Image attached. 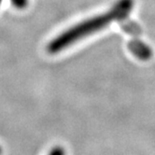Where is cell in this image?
<instances>
[{
	"label": "cell",
	"instance_id": "1",
	"mask_svg": "<svg viewBox=\"0 0 155 155\" xmlns=\"http://www.w3.org/2000/svg\"><path fill=\"white\" fill-rule=\"evenodd\" d=\"M133 7L134 0H120L109 12L85 20L54 38L48 44V51L50 53H57L83 38L104 29L112 21L125 18L132 12Z\"/></svg>",
	"mask_w": 155,
	"mask_h": 155
},
{
	"label": "cell",
	"instance_id": "2",
	"mask_svg": "<svg viewBox=\"0 0 155 155\" xmlns=\"http://www.w3.org/2000/svg\"><path fill=\"white\" fill-rule=\"evenodd\" d=\"M130 50L134 52V54L137 57L142 59V60H147L151 56V51L150 49L137 40L132 42L130 44Z\"/></svg>",
	"mask_w": 155,
	"mask_h": 155
},
{
	"label": "cell",
	"instance_id": "3",
	"mask_svg": "<svg viewBox=\"0 0 155 155\" xmlns=\"http://www.w3.org/2000/svg\"><path fill=\"white\" fill-rule=\"evenodd\" d=\"M48 155H66V153H65V150L63 147L55 146L49 151Z\"/></svg>",
	"mask_w": 155,
	"mask_h": 155
},
{
	"label": "cell",
	"instance_id": "4",
	"mask_svg": "<svg viewBox=\"0 0 155 155\" xmlns=\"http://www.w3.org/2000/svg\"><path fill=\"white\" fill-rule=\"evenodd\" d=\"M17 8H25L28 5V0H10Z\"/></svg>",
	"mask_w": 155,
	"mask_h": 155
},
{
	"label": "cell",
	"instance_id": "5",
	"mask_svg": "<svg viewBox=\"0 0 155 155\" xmlns=\"http://www.w3.org/2000/svg\"><path fill=\"white\" fill-rule=\"evenodd\" d=\"M2 154V148H1V146H0V155Z\"/></svg>",
	"mask_w": 155,
	"mask_h": 155
},
{
	"label": "cell",
	"instance_id": "6",
	"mask_svg": "<svg viewBox=\"0 0 155 155\" xmlns=\"http://www.w3.org/2000/svg\"><path fill=\"white\" fill-rule=\"evenodd\" d=\"M1 1H2V0H0V4H1Z\"/></svg>",
	"mask_w": 155,
	"mask_h": 155
}]
</instances>
